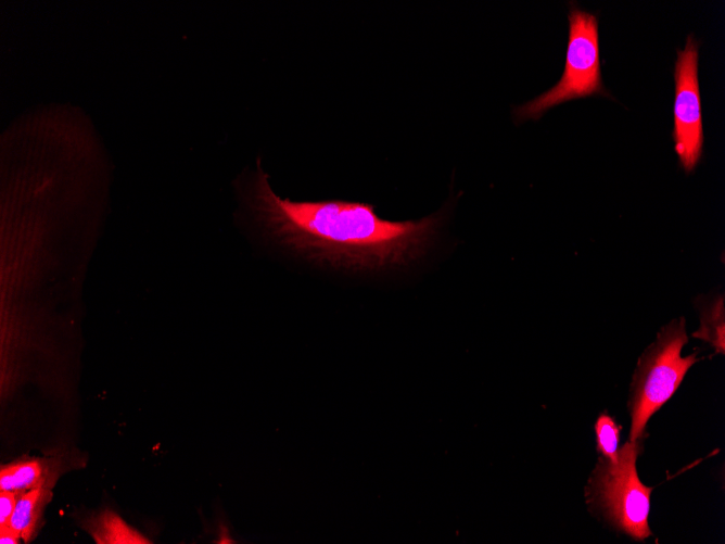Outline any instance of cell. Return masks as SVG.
Wrapping results in <instances>:
<instances>
[{
  "instance_id": "277c9868",
  "label": "cell",
  "mask_w": 725,
  "mask_h": 544,
  "mask_svg": "<svg viewBox=\"0 0 725 544\" xmlns=\"http://www.w3.org/2000/svg\"><path fill=\"white\" fill-rule=\"evenodd\" d=\"M564 69L558 83L531 101L517 106L518 121L538 119L549 109L593 94L608 96L600 74L598 21L594 14L570 8Z\"/></svg>"
},
{
  "instance_id": "8992f818",
  "label": "cell",
  "mask_w": 725,
  "mask_h": 544,
  "mask_svg": "<svg viewBox=\"0 0 725 544\" xmlns=\"http://www.w3.org/2000/svg\"><path fill=\"white\" fill-rule=\"evenodd\" d=\"M52 460L30 458L3 465L0 470V490L24 493L54 484L59 471Z\"/></svg>"
},
{
  "instance_id": "52a82bcc",
  "label": "cell",
  "mask_w": 725,
  "mask_h": 544,
  "mask_svg": "<svg viewBox=\"0 0 725 544\" xmlns=\"http://www.w3.org/2000/svg\"><path fill=\"white\" fill-rule=\"evenodd\" d=\"M51 497L52 492L49 488L33 489L18 496L9 526L25 543L35 539L40 528L42 513Z\"/></svg>"
},
{
  "instance_id": "5b68a950",
  "label": "cell",
  "mask_w": 725,
  "mask_h": 544,
  "mask_svg": "<svg viewBox=\"0 0 725 544\" xmlns=\"http://www.w3.org/2000/svg\"><path fill=\"white\" fill-rule=\"evenodd\" d=\"M698 42L690 35L677 51L674 67V149L685 172L696 167L702 154L703 129L698 81Z\"/></svg>"
},
{
  "instance_id": "ba28073f",
  "label": "cell",
  "mask_w": 725,
  "mask_h": 544,
  "mask_svg": "<svg viewBox=\"0 0 725 544\" xmlns=\"http://www.w3.org/2000/svg\"><path fill=\"white\" fill-rule=\"evenodd\" d=\"M85 529L98 544H150L139 531L126 523L117 514L105 509L90 518Z\"/></svg>"
},
{
  "instance_id": "3957f363",
  "label": "cell",
  "mask_w": 725,
  "mask_h": 544,
  "mask_svg": "<svg viewBox=\"0 0 725 544\" xmlns=\"http://www.w3.org/2000/svg\"><path fill=\"white\" fill-rule=\"evenodd\" d=\"M688 338L685 318L672 320L639 357L629 394V441L641 438L649 418L675 393L687 370L697 362L696 353L683 357Z\"/></svg>"
},
{
  "instance_id": "8fae6325",
  "label": "cell",
  "mask_w": 725,
  "mask_h": 544,
  "mask_svg": "<svg viewBox=\"0 0 725 544\" xmlns=\"http://www.w3.org/2000/svg\"><path fill=\"white\" fill-rule=\"evenodd\" d=\"M20 495L12 491H0V527L9 526Z\"/></svg>"
},
{
  "instance_id": "30bf717a",
  "label": "cell",
  "mask_w": 725,
  "mask_h": 544,
  "mask_svg": "<svg viewBox=\"0 0 725 544\" xmlns=\"http://www.w3.org/2000/svg\"><path fill=\"white\" fill-rule=\"evenodd\" d=\"M596 448L601 457L611 461L618 459L620 427L608 414H601L595 425Z\"/></svg>"
},
{
  "instance_id": "6da1fadb",
  "label": "cell",
  "mask_w": 725,
  "mask_h": 544,
  "mask_svg": "<svg viewBox=\"0 0 725 544\" xmlns=\"http://www.w3.org/2000/svg\"><path fill=\"white\" fill-rule=\"evenodd\" d=\"M257 168L253 205L269 236L321 264L351 270L406 266L424 255L437 232L438 215L390 220L370 203L281 198L259 161Z\"/></svg>"
},
{
  "instance_id": "7a4b0ae2",
  "label": "cell",
  "mask_w": 725,
  "mask_h": 544,
  "mask_svg": "<svg viewBox=\"0 0 725 544\" xmlns=\"http://www.w3.org/2000/svg\"><path fill=\"white\" fill-rule=\"evenodd\" d=\"M639 440L626 442L618 450V459L599 457L585 489L592 511L615 530L635 540L651 534L648 523L651 488L644 485L636 470Z\"/></svg>"
},
{
  "instance_id": "9c48e42d",
  "label": "cell",
  "mask_w": 725,
  "mask_h": 544,
  "mask_svg": "<svg viewBox=\"0 0 725 544\" xmlns=\"http://www.w3.org/2000/svg\"><path fill=\"white\" fill-rule=\"evenodd\" d=\"M700 327L692 333L694 338L711 344L716 353L725 351V307L724 295L711 299H699Z\"/></svg>"
},
{
  "instance_id": "7c38bea8",
  "label": "cell",
  "mask_w": 725,
  "mask_h": 544,
  "mask_svg": "<svg viewBox=\"0 0 725 544\" xmlns=\"http://www.w3.org/2000/svg\"><path fill=\"white\" fill-rule=\"evenodd\" d=\"M22 540L21 535L10 526L0 527L1 544H17Z\"/></svg>"
}]
</instances>
